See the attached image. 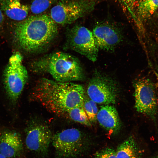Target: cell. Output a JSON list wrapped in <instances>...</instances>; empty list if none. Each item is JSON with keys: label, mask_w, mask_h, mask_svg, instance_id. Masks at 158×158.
<instances>
[{"label": "cell", "mask_w": 158, "mask_h": 158, "mask_svg": "<svg viewBox=\"0 0 158 158\" xmlns=\"http://www.w3.org/2000/svg\"><path fill=\"white\" fill-rule=\"evenodd\" d=\"M85 95V89L81 85L46 78L37 81L32 94L33 99L49 111L66 117L71 109L83 107Z\"/></svg>", "instance_id": "6da1fadb"}, {"label": "cell", "mask_w": 158, "mask_h": 158, "mask_svg": "<svg viewBox=\"0 0 158 158\" xmlns=\"http://www.w3.org/2000/svg\"><path fill=\"white\" fill-rule=\"evenodd\" d=\"M57 24L47 14L31 16L16 23L14 37L26 51L34 52L49 45L58 32Z\"/></svg>", "instance_id": "7a4b0ae2"}, {"label": "cell", "mask_w": 158, "mask_h": 158, "mask_svg": "<svg viewBox=\"0 0 158 158\" xmlns=\"http://www.w3.org/2000/svg\"><path fill=\"white\" fill-rule=\"evenodd\" d=\"M35 71L48 72L55 80L62 82L79 81L84 78V74L79 60L70 54L57 52L37 62Z\"/></svg>", "instance_id": "3957f363"}, {"label": "cell", "mask_w": 158, "mask_h": 158, "mask_svg": "<svg viewBox=\"0 0 158 158\" xmlns=\"http://www.w3.org/2000/svg\"><path fill=\"white\" fill-rule=\"evenodd\" d=\"M52 142L58 158H75L87 149L89 141L80 131L75 128L63 130L53 135Z\"/></svg>", "instance_id": "277c9868"}, {"label": "cell", "mask_w": 158, "mask_h": 158, "mask_svg": "<svg viewBox=\"0 0 158 158\" xmlns=\"http://www.w3.org/2000/svg\"><path fill=\"white\" fill-rule=\"evenodd\" d=\"M23 59L20 53L13 54L4 71V87L8 97L14 103L18 98L28 78L27 70L22 64Z\"/></svg>", "instance_id": "5b68a950"}, {"label": "cell", "mask_w": 158, "mask_h": 158, "mask_svg": "<svg viewBox=\"0 0 158 158\" xmlns=\"http://www.w3.org/2000/svg\"><path fill=\"white\" fill-rule=\"evenodd\" d=\"M135 107L156 123L158 112V102L154 83L149 78L143 77L134 82Z\"/></svg>", "instance_id": "8992f818"}, {"label": "cell", "mask_w": 158, "mask_h": 158, "mask_svg": "<svg viewBox=\"0 0 158 158\" xmlns=\"http://www.w3.org/2000/svg\"><path fill=\"white\" fill-rule=\"evenodd\" d=\"M97 0H59L51 9L50 16L56 24H71L91 12Z\"/></svg>", "instance_id": "52a82bcc"}, {"label": "cell", "mask_w": 158, "mask_h": 158, "mask_svg": "<svg viewBox=\"0 0 158 158\" xmlns=\"http://www.w3.org/2000/svg\"><path fill=\"white\" fill-rule=\"evenodd\" d=\"M87 94L96 103L114 104L117 99L118 88L112 78L96 70L89 82Z\"/></svg>", "instance_id": "ba28073f"}, {"label": "cell", "mask_w": 158, "mask_h": 158, "mask_svg": "<svg viewBox=\"0 0 158 158\" xmlns=\"http://www.w3.org/2000/svg\"><path fill=\"white\" fill-rule=\"evenodd\" d=\"M67 37L68 45L71 49L92 61H96L99 49L92 32L84 26L76 25L69 30Z\"/></svg>", "instance_id": "9c48e42d"}, {"label": "cell", "mask_w": 158, "mask_h": 158, "mask_svg": "<svg viewBox=\"0 0 158 158\" xmlns=\"http://www.w3.org/2000/svg\"><path fill=\"white\" fill-rule=\"evenodd\" d=\"M25 132L27 148L42 156L47 155L53 136L48 126L33 121L28 124Z\"/></svg>", "instance_id": "30bf717a"}, {"label": "cell", "mask_w": 158, "mask_h": 158, "mask_svg": "<svg viewBox=\"0 0 158 158\" xmlns=\"http://www.w3.org/2000/svg\"><path fill=\"white\" fill-rule=\"evenodd\" d=\"M92 32L99 49L105 51L114 50L123 40L120 29L108 22H100L95 25Z\"/></svg>", "instance_id": "8fae6325"}, {"label": "cell", "mask_w": 158, "mask_h": 158, "mask_svg": "<svg viewBox=\"0 0 158 158\" xmlns=\"http://www.w3.org/2000/svg\"><path fill=\"white\" fill-rule=\"evenodd\" d=\"M21 135L15 131L0 130V153L7 158H17L23 151Z\"/></svg>", "instance_id": "7c38bea8"}, {"label": "cell", "mask_w": 158, "mask_h": 158, "mask_svg": "<svg viewBox=\"0 0 158 158\" xmlns=\"http://www.w3.org/2000/svg\"><path fill=\"white\" fill-rule=\"evenodd\" d=\"M97 121L100 125L110 134L119 132L121 124L116 108L109 104L102 106L98 111Z\"/></svg>", "instance_id": "4fadbf2b"}, {"label": "cell", "mask_w": 158, "mask_h": 158, "mask_svg": "<svg viewBox=\"0 0 158 158\" xmlns=\"http://www.w3.org/2000/svg\"><path fill=\"white\" fill-rule=\"evenodd\" d=\"M0 8L10 18L21 21L27 18L29 6L22 4L19 0H0Z\"/></svg>", "instance_id": "5bb4252c"}, {"label": "cell", "mask_w": 158, "mask_h": 158, "mask_svg": "<svg viewBox=\"0 0 158 158\" xmlns=\"http://www.w3.org/2000/svg\"><path fill=\"white\" fill-rule=\"evenodd\" d=\"M158 8V0H141L138 3L135 20L138 24L149 18Z\"/></svg>", "instance_id": "9a60e30c"}, {"label": "cell", "mask_w": 158, "mask_h": 158, "mask_svg": "<svg viewBox=\"0 0 158 158\" xmlns=\"http://www.w3.org/2000/svg\"><path fill=\"white\" fill-rule=\"evenodd\" d=\"M139 153L138 147L132 136L121 143L116 150V158H138Z\"/></svg>", "instance_id": "2e32d148"}, {"label": "cell", "mask_w": 158, "mask_h": 158, "mask_svg": "<svg viewBox=\"0 0 158 158\" xmlns=\"http://www.w3.org/2000/svg\"><path fill=\"white\" fill-rule=\"evenodd\" d=\"M67 117L76 122L90 127L92 124L89 120L83 107H78L71 109Z\"/></svg>", "instance_id": "e0dca14e"}, {"label": "cell", "mask_w": 158, "mask_h": 158, "mask_svg": "<svg viewBox=\"0 0 158 158\" xmlns=\"http://www.w3.org/2000/svg\"><path fill=\"white\" fill-rule=\"evenodd\" d=\"M83 107L89 120L91 123H95L97 121L98 109L96 103L85 94Z\"/></svg>", "instance_id": "ac0fdd59"}, {"label": "cell", "mask_w": 158, "mask_h": 158, "mask_svg": "<svg viewBox=\"0 0 158 158\" xmlns=\"http://www.w3.org/2000/svg\"><path fill=\"white\" fill-rule=\"evenodd\" d=\"M55 0H32L30 9L35 15L40 14L47 10Z\"/></svg>", "instance_id": "d6986e66"}, {"label": "cell", "mask_w": 158, "mask_h": 158, "mask_svg": "<svg viewBox=\"0 0 158 158\" xmlns=\"http://www.w3.org/2000/svg\"><path fill=\"white\" fill-rule=\"evenodd\" d=\"M94 158H116V150L110 147L105 148L97 152Z\"/></svg>", "instance_id": "ffe728a7"}, {"label": "cell", "mask_w": 158, "mask_h": 158, "mask_svg": "<svg viewBox=\"0 0 158 158\" xmlns=\"http://www.w3.org/2000/svg\"><path fill=\"white\" fill-rule=\"evenodd\" d=\"M130 12L135 18L134 6L136 0H116Z\"/></svg>", "instance_id": "44dd1931"}, {"label": "cell", "mask_w": 158, "mask_h": 158, "mask_svg": "<svg viewBox=\"0 0 158 158\" xmlns=\"http://www.w3.org/2000/svg\"><path fill=\"white\" fill-rule=\"evenodd\" d=\"M4 20V15L2 12V10L0 8V28L2 27Z\"/></svg>", "instance_id": "7402d4cb"}, {"label": "cell", "mask_w": 158, "mask_h": 158, "mask_svg": "<svg viewBox=\"0 0 158 158\" xmlns=\"http://www.w3.org/2000/svg\"><path fill=\"white\" fill-rule=\"evenodd\" d=\"M0 158H7L0 153Z\"/></svg>", "instance_id": "603a6c76"}, {"label": "cell", "mask_w": 158, "mask_h": 158, "mask_svg": "<svg viewBox=\"0 0 158 158\" xmlns=\"http://www.w3.org/2000/svg\"><path fill=\"white\" fill-rule=\"evenodd\" d=\"M158 158V156H157L155 157H154V158Z\"/></svg>", "instance_id": "cb8c5ba5"}]
</instances>
